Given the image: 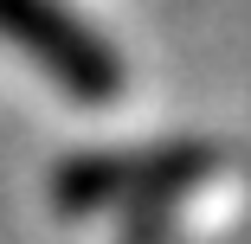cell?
Masks as SVG:
<instances>
[{"label":"cell","instance_id":"cell-1","mask_svg":"<svg viewBox=\"0 0 251 244\" xmlns=\"http://www.w3.org/2000/svg\"><path fill=\"white\" fill-rule=\"evenodd\" d=\"M0 39L32 58L71 103H110L123 90V58L110 52V39L58 0H0Z\"/></svg>","mask_w":251,"mask_h":244},{"label":"cell","instance_id":"cell-2","mask_svg":"<svg viewBox=\"0 0 251 244\" xmlns=\"http://www.w3.org/2000/svg\"><path fill=\"white\" fill-rule=\"evenodd\" d=\"M219 155L206 141H161V148H135V155H77L52 174V200L58 212H103V206H142V200H168V193L206 180Z\"/></svg>","mask_w":251,"mask_h":244}]
</instances>
